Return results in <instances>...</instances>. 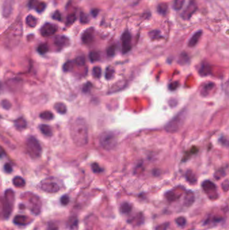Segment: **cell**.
Segmentation results:
<instances>
[{"mask_svg": "<svg viewBox=\"0 0 229 230\" xmlns=\"http://www.w3.org/2000/svg\"><path fill=\"white\" fill-rule=\"evenodd\" d=\"M210 72V68L208 65H203L200 70V73L202 75H207L209 74Z\"/></svg>", "mask_w": 229, "mask_h": 230, "instance_id": "cell-33", "label": "cell"}, {"mask_svg": "<svg viewBox=\"0 0 229 230\" xmlns=\"http://www.w3.org/2000/svg\"><path fill=\"white\" fill-rule=\"evenodd\" d=\"M76 19H77V17H76V15L75 14H69L67 16V21H66L67 26L72 25L75 22Z\"/></svg>", "mask_w": 229, "mask_h": 230, "instance_id": "cell-30", "label": "cell"}, {"mask_svg": "<svg viewBox=\"0 0 229 230\" xmlns=\"http://www.w3.org/2000/svg\"><path fill=\"white\" fill-rule=\"evenodd\" d=\"M57 31V26L55 24L46 23L40 29V34L44 37H49L56 33Z\"/></svg>", "mask_w": 229, "mask_h": 230, "instance_id": "cell-10", "label": "cell"}, {"mask_svg": "<svg viewBox=\"0 0 229 230\" xmlns=\"http://www.w3.org/2000/svg\"><path fill=\"white\" fill-rule=\"evenodd\" d=\"M202 34V30H199L198 32H196V33L192 37V38H190V40L188 43V46L190 47H195L197 44V43H198V41L200 40V37H201Z\"/></svg>", "mask_w": 229, "mask_h": 230, "instance_id": "cell-18", "label": "cell"}, {"mask_svg": "<svg viewBox=\"0 0 229 230\" xmlns=\"http://www.w3.org/2000/svg\"><path fill=\"white\" fill-rule=\"evenodd\" d=\"M115 53H116V47L114 45L110 47L107 50L108 55L110 56V57H112V56L114 55Z\"/></svg>", "mask_w": 229, "mask_h": 230, "instance_id": "cell-43", "label": "cell"}, {"mask_svg": "<svg viewBox=\"0 0 229 230\" xmlns=\"http://www.w3.org/2000/svg\"><path fill=\"white\" fill-rule=\"evenodd\" d=\"M29 218L25 215H16L14 218V223L18 225H25L28 223Z\"/></svg>", "mask_w": 229, "mask_h": 230, "instance_id": "cell-17", "label": "cell"}, {"mask_svg": "<svg viewBox=\"0 0 229 230\" xmlns=\"http://www.w3.org/2000/svg\"><path fill=\"white\" fill-rule=\"evenodd\" d=\"M98 13H99V9H93V10L91 11V15L93 16L94 17H96L97 15L98 14Z\"/></svg>", "mask_w": 229, "mask_h": 230, "instance_id": "cell-54", "label": "cell"}, {"mask_svg": "<svg viewBox=\"0 0 229 230\" xmlns=\"http://www.w3.org/2000/svg\"><path fill=\"white\" fill-rule=\"evenodd\" d=\"M39 129L40 130V131L42 132L43 134H44V135L50 137L52 135L53 132H52V129L49 125L47 124H40L39 127Z\"/></svg>", "mask_w": 229, "mask_h": 230, "instance_id": "cell-21", "label": "cell"}, {"mask_svg": "<svg viewBox=\"0 0 229 230\" xmlns=\"http://www.w3.org/2000/svg\"><path fill=\"white\" fill-rule=\"evenodd\" d=\"M186 178L187 181H189L190 183L194 184L196 182V178L195 177L194 174H193L191 171H188L186 174Z\"/></svg>", "mask_w": 229, "mask_h": 230, "instance_id": "cell-34", "label": "cell"}, {"mask_svg": "<svg viewBox=\"0 0 229 230\" xmlns=\"http://www.w3.org/2000/svg\"><path fill=\"white\" fill-rule=\"evenodd\" d=\"M176 222L179 226H184L186 223V219L183 217H179L176 219Z\"/></svg>", "mask_w": 229, "mask_h": 230, "instance_id": "cell-38", "label": "cell"}, {"mask_svg": "<svg viewBox=\"0 0 229 230\" xmlns=\"http://www.w3.org/2000/svg\"><path fill=\"white\" fill-rule=\"evenodd\" d=\"M26 148L29 155L32 158H39L41 153H42V148H41L40 143L33 137H30L27 140Z\"/></svg>", "mask_w": 229, "mask_h": 230, "instance_id": "cell-3", "label": "cell"}, {"mask_svg": "<svg viewBox=\"0 0 229 230\" xmlns=\"http://www.w3.org/2000/svg\"><path fill=\"white\" fill-rule=\"evenodd\" d=\"M4 202V214L5 217H8L12 211L14 202V193L11 189H8L5 193Z\"/></svg>", "mask_w": 229, "mask_h": 230, "instance_id": "cell-5", "label": "cell"}, {"mask_svg": "<svg viewBox=\"0 0 229 230\" xmlns=\"http://www.w3.org/2000/svg\"><path fill=\"white\" fill-rule=\"evenodd\" d=\"M168 9V6L166 4H160L157 6V12L160 14L165 16L167 14Z\"/></svg>", "mask_w": 229, "mask_h": 230, "instance_id": "cell-27", "label": "cell"}, {"mask_svg": "<svg viewBox=\"0 0 229 230\" xmlns=\"http://www.w3.org/2000/svg\"><path fill=\"white\" fill-rule=\"evenodd\" d=\"M2 89V82H0V91H1Z\"/></svg>", "mask_w": 229, "mask_h": 230, "instance_id": "cell-55", "label": "cell"}, {"mask_svg": "<svg viewBox=\"0 0 229 230\" xmlns=\"http://www.w3.org/2000/svg\"><path fill=\"white\" fill-rule=\"evenodd\" d=\"M185 3V0H175L173 4V8L175 10H180L183 8Z\"/></svg>", "mask_w": 229, "mask_h": 230, "instance_id": "cell-28", "label": "cell"}, {"mask_svg": "<svg viewBox=\"0 0 229 230\" xmlns=\"http://www.w3.org/2000/svg\"><path fill=\"white\" fill-rule=\"evenodd\" d=\"M114 73V69H112V68H108L106 69V78L107 79H110L112 78V77H113Z\"/></svg>", "mask_w": 229, "mask_h": 230, "instance_id": "cell-40", "label": "cell"}, {"mask_svg": "<svg viewBox=\"0 0 229 230\" xmlns=\"http://www.w3.org/2000/svg\"><path fill=\"white\" fill-rule=\"evenodd\" d=\"M22 34V27L21 23L17 25L12 30L8 38V45L9 47L16 46L20 41Z\"/></svg>", "mask_w": 229, "mask_h": 230, "instance_id": "cell-6", "label": "cell"}, {"mask_svg": "<svg viewBox=\"0 0 229 230\" xmlns=\"http://www.w3.org/2000/svg\"><path fill=\"white\" fill-rule=\"evenodd\" d=\"M40 117L44 120H52L54 118V115L50 111H44L40 113Z\"/></svg>", "mask_w": 229, "mask_h": 230, "instance_id": "cell-26", "label": "cell"}, {"mask_svg": "<svg viewBox=\"0 0 229 230\" xmlns=\"http://www.w3.org/2000/svg\"><path fill=\"white\" fill-rule=\"evenodd\" d=\"M118 143L117 136L112 131H105L100 136V144L106 150H112L116 148Z\"/></svg>", "mask_w": 229, "mask_h": 230, "instance_id": "cell-2", "label": "cell"}, {"mask_svg": "<svg viewBox=\"0 0 229 230\" xmlns=\"http://www.w3.org/2000/svg\"><path fill=\"white\" fill-rule=\"evenodd\" d=\"M46 4L44 2H39L38 3L36 6H35V9H36V12L39 13H41L44 12V10L46 8Z\"/></svg>", "mask_w": 229, "mask_h": 230, "instance_id": "cell-35", "label": "cell"}, {"mask_svg": "<svg viewBox=\"0 0 229 230\" xmlns=\"http://www.w3.org/2000/svg\"><path fill=\"white\" fill-rule=\"evenodd\" d=\"M89 57H90V59L91 62H95L100 60V54L97 52H95V51H91V52L90 53V55H89Z\"/></svg>", "mask_w": 229, "mask_h": 230, "instance_id": "cell-29", "label": "cell"}, {"mask_svg": "<svg viewBox=\"0 0 229 230\" xmlns=\"http://www.w3.org/2000/svg\"><path fill=\"white\" fill-rule=\"evenodd\" d=\"M80 22L82 24H86L89 22V17L85 13H81L80 14Z\"/></svg>", "mask_w": 229, "mask_h": 230, "instance_id": "cell-41", "label": "cell"}, {"mask_svg": "<svg viewBox=\"0 0 229 230\" xmlns=\"http://www.w3.org/2000/svg\"><path fill=\"white\" fill-rule=\"evenodd\" d=\"M181 195H182V192L177 193L176 190H173L170 192H168V193L165 194V197H166L167 199L169 201V202H173V201H175L179 199Z\"/></svg>", "mask_w": 229, "mask_h": 230, "instance_id": "cell-19", "label": "cell"}, {"mask_svg": "<svg viewBox=\"0 0 229 230\" xmlns=\"http://www.w3.org/2000/svg\"><path fill=\"white\" fill-rule=\"evenodd\" d=\"M92 73L95 78H99L101 74V69L100 67H95L92 70Z\"/></svg>", "mask_w": 229, "mask_h": 230, "instance_id": "cell-36", "label": "cell"}, {"mask_svg": "<svg viewBox=\"0 0 229 230\" xmlns=\"http://www.w3.org/2000/svg\"><path fill=\"white\" fill-rule=\"evenodd\" d=\"M197 4L194 0H191L189 4L184 9L182 14V17L183 20H189L191 16L197 10Z\"/></svg>", "mask_w": 229, "mask_h": 230, "instance_id": "cell-9", "label": "cell"}, {"mask_svg": "<svg viewBox=\"0 0 229 230\" xmlns=\"http://www.w3.org/2000/svg\"><path fill=\"white\" fill-rule=\"evenodd\" d=\"M91 168L95 173H100V172H102V169L100 168V166L97 163H94V164H92Z\"/></svg>", "mask_w": 229, "mask_h": 230, "instance_id": "cell-42", "label": "cell"}, {"mask_svg": "<svg viewBox=\"0 0 229 230\" xmlns=\"http://www.w3.org/2000/svg\"><path fill=\"white\" fill-rule=\"evenodd\" d=\"M78 220L76 217H71L69 220V227L71 229H75L77 228Z\"/></svg>", "mask_w": 229, "mask_h": 230, "instance_id": "cell-32", "label": "cell"}, {"mask_svg": "<svg viewBox=\"0 0 229 230\" xmlns=\"http://www.w3.org/2000/svg\"><path fill=\"white\" fill-rule=\"evenodd\" d=\"M37 0H30V2H29V4H28V5H29V7L30 8H35V6L36 5V4H38V3L36 2Z\"/></svg>", "mask_w": 229, "mask_h": 230, "instance_id": "cell-51", "label": "cell"}, {"mask_svg": "<svg viewBox=\"0 0 229 230\" xmlns=\"http://www.w3.org/2000/svg\"><path fill=\"white\" fill-rule=\"evenodd\" d=\"M168 227H169V223H163V224L157 226V228H156L155 230H167V229L168 228Z\"/></svg>", "mask_w": 229, "mask_h": 230, "instance_id": "cell-47", "label": "cell"}, {"mask_svg": "<svg viewBox=\"0 0 229 230\" xmlns=\"http://www.w3.org/2000/svg\"><path fill=\"white\" fill-rule=\"evenodd\" d=\"M1 105L4 109L6 110H9L12 106V104L10 103V102L8 100H3L1 102Z\"/></svg>", "mask_w": 229, "mask_h": 230, "instance_id": "cell-39", "label": "cell"}, {"mask_svg": "<svg viewBox=\"0 0 229 230\" xmlns=\"http://www.w3.org/2000/svg\"><path fill=\"white\" fill-rule=\"evenodd\" d=\"M41 188L44 192L49 193H55L60 189L58 184L53 182H48V183H43L41 184Z\"/></svg>", "mask_w": 229, "mask_h": 230, "instance_id": "cell-12", "label": "cell"}, {"mask_svg": "<svg viewBox=\"0 0 229 230\" xmlns=\"http://www.w3.org/2000/svg\"><path fill=\"white\" fill-rule=\"evenodd\" d=\"M37 51L40 54H41V55H43V54H45L48 52V51H49V47H48L46 44H41L40 45H39V47H38Z\"/></svg>", "mask_w": 229, "mask_h": 230, "instance_id": "cell-31", "label": "cell"}, {"mask_svg": "<svg viewBox=\"0 0 229 230\" xmlns=\"http://www.w3.org/2000/svg\"><path fill=\"white\" fill-rule=\"evenodd\" d=\"M15 0H5L3 5L2 13L5 18H8L13 10Z\"/></svg>", "mask_w": 229, "mask_h": 230, "instance_id": "cell-13", "label": "cell"}, {"mask_svg": "<svg viewBox=\"0 0 229 230\" xmlns=\"http://www.w3.org/2000/svg\"><path fill=\"white\" fill-rule=\"evenodd\" d=\"M159 34H160V33L159 31H157V30H153V31H151L150 34H149V35H150V37H151V38H152V39H155L157 37H159Z\"/></svg>", "mask_w": 229, "mask_h": 230, "instance_id": "cell-45", "label": "cell"}, {"mask_svg": "<svg viewBox=\"0 0 229 230\" xmlns=\"http://www.w3.org/2000/svg\"><path fill=\"white\" fill-rule=\"evenodd\" d=\"M222 188L224 191H227L228 189V180H226L223 183H222Z\"/></svg>", "mask_w": 229, "mask_h": 230, "instance_id": "cell-50", "label": "cell"}, {"mask_svg": "<svg viewBox=\"0 0 229 230\" xmlns=\"http://www.w3.org/2000/svg\"><path fill=\"white\" fill-rule=\"evenodd\" d=\"M49 230H58V228L55 225L50 223L49 225Z\"/></svg>", "mask_w": 229, "mask_h": 230, "instance_id": "cell-53", "label": "cell"}, {"mask_svg": "<svg viewBox=\"0 0 229 230\" xmlns=\"http://www.w3.org/2000/svg\"><path fill=\"white\" fill-rule=\"evenodd\" d=\"M14 124H15V127L16 129L19 131H22V130H24L27 127V123H26V121L24 119H23V118H19V119H18L17 120H15V123H14Z\"/></svg>", "mask_w": 229, "mask_h": 230, "instance_id": "cell-20", "label": "cell"}, {"mask_svg": "<svg viewBox=\"0 0 229 230\" xmlns=\"http://www.w3.org/2000/svg\"><path fill=\"white\" fill-rule=\"evenodd\" d=\"M177 85H178L177 82H173V83H171V84H170L169 88L171 89H176Z\"/></svg>", "mask_w": 229, "mask_h": 230, "instance_id": "cell-52", "label": "cell"}, {"mask_svg": "<svg viewBox=\"0 0 229 230\" xmlns=\"http://www.w3.org/2000/svg\"><path fill=\"white\" fill-rule=\"evenodd\" d=\"M69 39L65 36H58L55 38V44L59 48H64L69 44Z\"/></svg>", "mask_w": 229, "mask_h": 230, "instance_id": "cell-14", "label": "cell"}, {"mask_svg": "<svg viewBox=\"0 0 229 230\" xmlns=\"http://www.w3.org/2000/svg\"><path fill=\"white\" fill-rule=\"evenodd\" d=\"M82 42L85 44H90L94 40L93 36V32L91 30V29H89L86 31H85L84 34H82L81 37Z\"/></svg>", "mask_w": 229, "mask_h": 230, "instance_id": "cell-15", "label": "cell"}, {"mask_svg": "<svg viewBox=\"0 0 229 230\" xmlns=\"http://www.w3.org/2000/svg\"><path fill=\"white\" fill-rule=\"evenodd\" d=\"M71 137L78 147L85 146L88 143V128L84 119L78 118L71 126Z\"/></svg>", "mask_w": 229, "mask_h": 230, "instance_id": "cell-1", "label": "cell"}, {"mask_svg": "<svg viewBox=\"0 0 229 230\" xmlns=\"http://www.w3.org/2000/svg\"><path fill=\"white\" fill-rule=\"evenodd\" d=\"M75 63L77 64L78 66H84L85 64V57L83 56L78 57L75 60Z\"/></svg>", "mask_w": 229, "mask_h": 230, "instance_id": "cell-37", "label": "cell"}, {"mask_svg": "<svg viewBox=\"0 0 229 230\" xmlns=\"http://www.w3.org/2000/svg\"><path fill=\"white\" fill-rule=\"evenodd\" d=\"M122 51L124 54L129 52L132 49V37L129 32L125 31L121 36Z\"/></svg>", "mask_w": 229, "mask_h": 230, "instance_id": "cell-8", "label": "cell"}, {"mask_svg": "<svg viewBox=\"0 0 229 230\" xmlns=\"http://www.w3.org/2000/svg\"><path fill=\"white\" fill-rule=\"evenodd\" d=\"M26 22L27 25L30 28H34L37 25V23H38L37 19L32 15L28 16L26 19Z\"/></svg>", "mask_w": 229, "mask_h": 230, "instance_id": "cell-24", "label": "cell"}, {"mask_svg": "<svg viewBox=\"0 0 229 230\" xmlns=\"http://www.w3.org/2000/svg\"><path fill=\"white\" fill-rule=\"evenodd\" d=\"M71 66H72V63L71 61L67 62L64 65V66H63V70H64L65 71H68L71 69Z\"/></svg>", "mask_w": 229, "mask_h": 230, "instance_id": "cell-48", "label": "cell"}, {"mask_svg": "<svg viewBox=\"0 0 229 230\" xmlns=\"http://www.w3.org/2000/svg\"><path fill=\"white\" fill-rule=\"evenodd\" d=\"M186 114L183 112L178 114L177 116L169 122L165 126V130L169 133H176L179 130L185 120Z\"/></svg>", "mask_w": 229, "mask_h": 230, "instance_id": "cell-4", "label": "cell"}, {"mask_svg": "<svg viewBox=\"0 0 229 230\" xmlns=\"http://www.w3.org/2000/svg\"><path fill=\"white\" fill-rule=\"evenodd\" d=\"M54 108H55V109L57 113L60 114H65L67 112L66 105L64 103H62V102H57V103L55 104Z\"/></svg>", "mask_w": 229, "mask_h": 230, "instance_id": "cell-22", "label": "cell"}, {"mask_svg": "<svg viewBox=\"0 0 229 230\" xmlns=\"http://www.w3.org/2000/svg\"><path fill=\"white\" fill-rule=\"evenodd\" d=\"M29 202L31 205V211L34 214H36V215L39 214L41 209V202L39 199V197L34 195V194H32L29 198Z\"/></svg>", "mask_w": 229, "mask_h": 230, "instance_id": "cell-11", "label": "cell"}, {"mask_svg": "<svg viewBox=\"0 0 229 230\" xmlns=\"http://www.w3.org/2000/svg\"><path fill=\"white\" fill-rule=\"evenodd\" d=\"M53 19H55V20H58V21H61V20H62L61 14V13H60L59 11H56L55 13V14H53Z\"/></svg>", "mask_w": 229, "mask_h": 230, "instance_id": "cell-46", "label": "cell"}, {"mask_svg": "<svg viewBox=\"0 0 229 230\" xmlns=\"http://www.w3.org/2000/svg\"><path fill=\"white\" fill-rule=\"evenodd\" d=\"M69 197L67 195H63L61 198V203L63 205H67V204H68V203H69Z\"/></svg>", "mask_w": 229, "mask_h": 230, "instance_id": "cell-44", "label": "cell"}, {"mask_svg": "<svg viewBox=\"0 0 229 230\" xmlns=\"http://www.w3.org/2000/svg\"><path fill=\"white\" fill-rule=\"evenodd\" d=\"M131 210H132L131 204H130L128 203H123L121 205V207H120V211H121V213L123 214L128 213L131 211Z\"/></svg>", "mask_w": 229, "mask_h": 230, "instance_id": "cell-25", "label": "cell"}, {"mask_svg": "<svg viewBox=\"0 0 229 230\" xmlns=\"http://www.w3.org/2000/svg\"><path fill=\"white\" fill-rule=\"evenodd\" d=\"M13 184L15 187L18 188H22L26 184L24 179L20 176H15L13 179Z\"/></svg>", "mask_w": 229, "mask_h": 230, "instance_id": "cell-23", "label": "cell"}, {"mask_svg": "<svg viewBox=\"0 0 229 230\" xmlns=\"http://www.w3.org/2000/svg\"><path fill=\"white\" fill-rule=\"evenodd\" d=\"M4 170L6 172H7V173H11V172H12V166L9 164H8V163H7V164H5L4 166Z\"/></svg>", "mask_w": 229, "mask_h": 230, "instance_id": "cell-49", "label": "cell"}, {"mask_svg": "<svg viewBox=\"0 0 229 230\" xmlns=\"http://www.w3.org/2000/svg\"><path fill=\"white\" fill-rule=\"evenodd\" d=\"M202 186L203 191L205 192L210 199H217L218 195L217 194V191H216V185L212 182L210 180H206L202 183Z\"/></svg>", "mask_w": 229, "mask_h": 230, "instance_id": "cell-7", "label": "cell"}, {"mask_svg": "<svg viewBox=\"0 0 229 230\" xmlns=\"http://www.w3.org/2000/svg\"><path fill=\"white\" fill-rule=\"evenodd\" d=\"M195 200V197L194 194H193L192 191H187L186 193L185 197H184L183 203L186 207H190L192 205Z\"/></svg>", "mask_w": 229, "mask_h": 230, "instance_id": "cell-16", "label": "cell"}]
</instances>
